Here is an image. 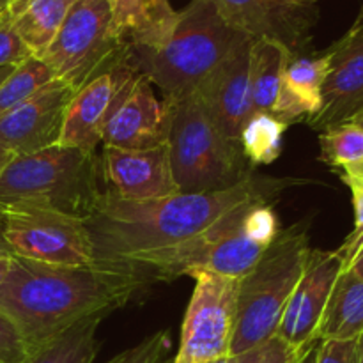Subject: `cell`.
<instances>
[{
  "instance_id": "7dc6e473",
  "label": "cell",
  "mask_w": 363,
  "mask_h": 363,
  "mask_svg": "<svg viewBox=\"0 0 363 363\" xmlns=\"http://www.w3.org/2000/svg\"><path fill=\"white\" fill-rule=\"evenodd\" d=\"M2 11H6V9H2ZM2 11H0V13H2Z\"/></svg>"
},
{
  "instance_id": "3957f363",
  "label": "cell",
  "mask_w": 363,
  "mask_h": 363,
  "mask_svg": "<svg viewBox=\"0 0 363 363\" xmlns=\"http://www.w3.org/2000/svg\"><path fill=\"white\" fill-rule=\"evenodd\" d=\"M103 183L96 152L57 144L14 156L0 176V209H41L87 222L105 194Z\"/></svg>"
},
{
  "instance_id": "484cf974",
  "label": "cell",
  "mask_w": 363,
  "mask_h": 363,
  "mask_svg": "<svg viewBox=\"0 0 363 363\" xmlns=\"http://www.w3.org/2000/svg\"><path fill=\"white\" fill-rule=\"evenodd\" d=\"M287 126L272 113H252L240 135L245 158L254 165H269L282 152Z\"/></svg>"
},
{
  "instance_id": "bcb514c9",
  "label": "cell",
  "mask_w": 363,
  "mask_h": 363,
  "mask_svg": "<svg viewBox=\"0 0 363 363\" xmlns=\"http://www.w3.org/2000/svg\"><path fill=\"white\" fill-rule=\"evenodd\" d=\"M301 358V357H300ZM300 358H298V360H300ZM298 360H294V362H291V363H298Z\"/></svg>"
},
{
  "instance_id": "d590c367",
  "label": "cell",
  "mask_w": 363,
  "mask_h": 363,
  "mask_svg": "<svg viewBox=\"0 0 363 363\" xmlns=\"http://www.w3.org/2000/svg\"><path fill=\"white\" fill-rule=\"evenodd\" d=\"M9 268H11V255H0V287H2L7 273H9Z\"/></svg>"
},
{
  "instance_id": "d6986e66",
  "label": "cell",
  "mask_w": 363,
  "mask_h": 363,
  "mask_svg": "<svg viewBox=\"0 0 363 363\" xmlns=\"http://www.w3.org/2000/svg\"><path fill=\"white\" fill-rule=\"evenodd\" d=\"M117 38L131 50L162 46L179 18L170 0H108Z\"/></svg>"
},
{
  "instance_id": "d6a6232c",
  "label": "cell",
  "mask_w": 363,
  "mask_h": 363,
  "mask_svg": "<svg viewBox=\"0 0 363 363\" xmlns=\"http://www.w3.org/2000/svg\"><path fill=\"white\" fill-rule=\"evenodd\" d=\"M357 350V340L340 342V340H321L318 362L315 363H351Z\"/></svg>"
},
{
  "instance_id": "603a6c76",
  "label": "cell",
  "mask_w": 363,
  "mask_h": 363,
  "mask_svg": "<svg viewBox=\"0 0 363 363\" xmlns=\"http://www.w3.org/2000/svg\"><path fill=\"white\" fill-rule=\"evenodd\" d=\"M291 55L293 53L280 43L254 39L250 50L252 113H272Z\"/></svg>"
},
{
  "instance_id": "f546056e",
  "label": "cell",
  "mask_w": 363,
  "mask_h": 363,
  "mask_svg": "<svg viewBox=\"0 0 363 363\" xmlns=\"http://www.w3.org/2000/svg\"><path fill=\"white\" fill-rule=\"evenodd\" d=\"M28 57H30V52L11 27L6 11H2L0 13V67L18 66Z\"/></svg>"
},
{
  "instance_id": "52a82bcc",
  "label": "cell",
  "mask_w": 363,
  "mask_h": 363,
  "mask_svg": "<svg viewBox=\"0 0 363 363\" xmlns=\"http://www.w3.org/2000/svg\"><path fill=\"white\" fill-rule=\"evenodd\" d=\"M128 48L113 32L108 0H77L41 59L78 91Z\"/></svg>"
},
{
  "instance_id": "ee69618b",
  "label": "cell",
  "mask_w": 363,
  "mask_h": 363,
  "mask_svg": "<svg viewBox=\"0 0 363 363\" xmlns=\"http://www.w3.org/2000/svg\"><path fill=\"white\" fill-rule=\"evenodd\" d=\"M0 255H9V254H6V250H4V248L0 247Z\"/></svg>"
},
{
  "instance_id": "e575fe53",
  "label": "cell",
  "mask_w": 363,
  "mask_h": 363,
  "mask_svg": "<svg viewBox=\"0 0 363 363\" xmlns=\"http://www.w3.org/2000/svg\"><path fill=\"white\" fill-rule=\"evenodd\" d=\"M319 344H321V340H314V342H312L311 346L307 347V351L301 354V358L298 360V363H315V362H318Z\"/></svg>"
},
{
  "instance_id": "9c48e42d",
  "label": "cell",
  "mask_w": 363,
  "mask_h": 363,
  "mask_svg": "<svg viewBox=\"0 0 363 363\" xmlns=\"http://www.w3.org/2000/svg\"><path fill=\"white\" fill-rule=\"evenodd\" d=\"M188 277L195 279V289L184 314L179 350L172 363H208L230 357L240 280L204 269L191 272Z\"/></svg>"
},
{
  "instance_id": "d4e9b609",
  "label": "cell",
  "mask_w": 363,
  "mask_h": 363,
  "mask_svg": "<svg viewBox=\"0 0 363 363\" xmlns=\"http://www.w3.org/2000/svg\"><path fill=\"white\" fill-rule=\"evenodd\" d=\"M319 145V160L326 165L347 176H363V128L353 123L333 124L321 131Z\"/></svg>"
},
{
  "instance_id": "30bf717a",
  "label": "cell",
  "mask_w": 363,
  "mask_h": 363,
  "mask_svg": "<svg viewBox=\"0 0 363 363\" xmlns=\"http://www.w3.org/2000/svg\"><path fill=\"white\" fill-rule=\"evenodd\" d=\"M223 20L252 39H269L303 55L319 20L318 4L301 0H213Z\"/></svg>"
},
{
  "instance_id": "b9f144b4",
  "label": "cell",
  "mask_w": 363,
  "mask_h": 363,
  "mask_svg": "<svg viewBox=\"0 0 363 363\" xmlns=\"http://www.w3.org/2000/svg\"><path fill=\"white\" fill-rule=\"evenodd\" d=\"M7 2H9V0H0V11H2V9H6Z\"/></svg>"
},
{
  "instance_id": "277c9868",
  "label": "cell",
  "mask_w": 363,
  "mask_h": 363,
  "mask_svg": "<svg viewBox=\"0 0 363 363\" xmlns=\"http://www.w3.org/2000/svg\"><path fill=\"white\" fill-rule=\"evenodd\" d=\"M241 32L234 30L213 0H191L162 46L131 50V62L160 89L163 101L195 94L230 52Z\"/></svg>"
},
{
  "instance_id": "1f68e13d",
  "label": "cell",
  "mask_w": 363,
  "mask_h": 363,
  "mask_svg": "<svg viewBox=\"0 0 363 363\" xmlns=\"http://www.w3.org/2000/svg\"><path fill=\"white\" fill-rule=\"evenodd\" d=\"M337 250L342 257V268L351 269L363 280V229H354Z\"/></svg>"
},
{
  "instance_id": "8fae6325",
  "label": "cell",
  "mask_w": 363,
  "mask_h": 363,
  "mask_svg": "<svg viewBox=\"0 0 363 363\" xmlns=\"http://www.w3.org/2000/svg\"><path fill=\"white\" fill-rule=\"evenodd\" d=\"M170 105L160 101L152 84L137 73L117 94L101 133L103 147L145 151L167 144Z\"/></svg>"
},
{
  "instance_id": "f35d334b",
  "label": "cell",
  "mask_w": 363,
  "mask_h": 363,
  "mask_svg": "<svg viewBox=\"0 0 363 363\" xmlns=\"http://www.w3.org/2000/svg\"><path fill=\"white\" fill-rule=\"evenodd\" d=\"M14 69V66H4V67H0V85L4 84V80H6L7 77H9L11 74V71Z\"/></svg>"
},
{
  "instance_id": "8d00e7d4",
  "label": "cell",
  "mask_w": 363,
  "mask_h": 363,
  "mask_svg": "<svg viewBox=\"0 0 363 363\" xmlns=\"http://www.w3.org/2000/svg\"><path fill=\"white\" fill-rule=\"evenodd\" d=\"M13 160H14V155H11L6 147H2V145H0V176H2V172L6 170V167L9 165Z\"/></svg>"
},
{
  "instance_id": "74e56055",
  "label": "cell",
  "mask_w": 363,
  "mask_h": 363,
  "mask_svg": "<svg viewBox=\"0 0 363 363\" xmlns=\"http://www.w3.org/2000/svg\"><path fill=\"white\" fill-rule=\"evenodd\" d=\"M354 357H357V363H363V332L357 340V350H354Z\"/></svg>"
},
{
  "instance_id": "9a60e30c",
  "label": "cell",
  "mask_w": 363,
  "mask_h": 363,
  "mask_svg": "<svg viewBox=\"0 0 363 363\" xmlns=\"http://www.w3.org/2000/svg\"><path fill=\"white\" fill-rule=\"evenodd\" d=\"M342 269L339 250L308 252L303 273L294 287L277 335L291 347L303 351L318 339V328L332 294L333 284Z\"/></svg>"
},
{
  "instance_id": "7402d4cb",
  "label": "cell",
  "mask_w": 363,
  "mask_h": 363,
  "mask_svg": "<svg viewBox=\"0 0 363 363\" xmlns=\"http://www.w3.org/2000/svg\"><path fill=\"white\" fill-rule=\"evenodd\" d=\"M363 332V280L342 268L318 328L319 340H358Z\"/></svg>"
},
{
  "instance_id": "5b68a950",
  "label": "cell",
  "mask_w": 363,
  "mask_h": 363,
  "mask_svg": "<svg viewBox=\"0 0 363 363\" xmlns=\"http://www.w3.org/2000/svg\"><path fill=\"white\" fill-rule=\"evenodd\" d=\"M311 250L307 225H291L280 230L252 272L238 282L230 357L279 333L284 312Z\"/></svg>"
},
{
  "instance_id": "7a4b0ae2",
  "label": "cell",
  "mask_w": 363,
  "mask_h": 363,
  "mask_svg": "<svg viewBox=\"0 0 363 363\" xmlns=\"http://www.w3.org/2000/svg\"><path fill=\"white\" fill-rule=\"evenodd\" d=\"M147 282L128 264L55 266L13 257L0 287V311L16 325L28 353L91 315L124 307Z\"/></svg>"
},
{
  "instance_id": "7c38bea8",
  "label": "cell",
  "mask_w": 363,
  "mask_h": 363,
  "mask_svg": "<svg viewBox=\"0 0 363 363\" xmlns=\"http://www.w3.org/2000/svg\"><path fill=\"white\" fill-rule=\"evenodd\" d=\"M137 74L131 62V48L121 53L110 66L74 91L64 117L60 145L96 152L101 133L121 89Z\"/></svg>"
},
{
  "instance_id": "cb8c5ba5",
  "label": "cell",
  "mask_w": 363,
  "mask_h": 363,
  "mask_svg": "<svg viewBox=\"0 0 363 363\" xmlns=\"http://www.w3.org/2000/svg\"><path fill=\"white\" fill-rule=\"evenodd\" d=\"M103 318L105 315L82 319L41 347L30 351L23 363H94L98 354L96 333Z\"/></svg>"
},
{
  "instance_id": "e0dca14e",
  "label": "cell",
  "mask_w": 363,
  "mask_h": 363,
  "mask_svg": "<svg viewBox=\"0 0 363 363\" xmlns=\"http://www.w3.org/2000/svg\"><path fill=\"white\" fill-rule=\"evenodd\" d=\"M101 170L108 190L124 201H155L179 194L167 144L145 151L103 147Z\"/></svg>"
},
{
  "instance_id": "ac0fdd59",
  "label": "cell",
  "mask_w": 363,
  "mask_h": 363,
  "mask_svg": "<svg viewBox=\"0 0 363 363\" xmlns=\"http://www.w3.org/2000/svg\"><path fill=\"white\" fill-rule=\"evenodd\" d=\"M330 69L328 50L318 55H291L284 69L272 116L286 126L308 123L321 108V91Z\"/></svg>"
},
{
  "instance_id": "f6af8a7d",
  "label": "cell",
  "mask_w": 363,
  "mask_h": 363,
  "mask_svg": "<svg viewBox=\"0 0 363 363\" xmlns=\"http://www.w3.org/2000/svg\"><path fill=\"white\" fill-rule=\"evenodd\" d=\"M351 363H357V357H353V360H351Z\"/></svg>"
},
{
  "instance_id": "60d3db41",
  "label": "cell",
  "mask_w": 363,
  "mask_h": 363,
  "mask_svg": "<svg viewBox=\"0 0 363 363\" xmlns=\"http://www.w3.org/2000/svg\"><path fill=\"white\" fill-rule=\"evenodd\" d=\"M208 363H230V357H227V358H220V360H215V362H208Z\"/></svg>"
},
{
  "instance_id": "4316f807",
  "label": "cell",
  "mask_w": 363,
  "mask_h": 363,
  "mask_svg": "<svg viewBox=\"0 0 363 363\" xmlns=\"http://www.w3.org/2000/svg\"><path fill=\"white\" fill-rule=\"evenodd\" d=\"M53 78L55 77L52 69L39 57L30 55L27 60L14 66L9 77L0 85V116L30 98Z\"/></svg>"
},
{
  "instance_id": "836d02e7",
  "label": "cell",
  "mask_w": 363,
  "mask_h": 363,
  "mask_svg": "<svg viewBox=\"0 0 363 363\" xmlns=\"http://www.w3.org/2000/svg\"><path fill=\"white\" fill-rule=\"evenodd\" d=\"M342 183L350 188L354 209V229H363V176L340 174Z\"/></svg>"
},
{
  "instance_id": "4dcf8cb0",
  "label": "cell",
  "mask_w": 363,
  "mask_h": 363,
  "mask_svg": "<svg viewBox=\"0 0 363 363\" xmlns=\"http://www.w3.org/2000/svg\"><path fill=\"white\" fill-rule=\"evenodd\" d=\"M28 350L16 325L0 311V363H23Z\"/></svg>"
},
{
  "instance_id": "8992f818",
  "label": "cell",
  "mask_w": 363,
  "mask_h": 363,
  "mask_svg": "<svg viewBox=\"0 0 363 363\" xmlns=\"http://www.w3.org/2000/svg\"><path fill=\"white\" fill-rule=\"evenodd\" d=\"M169 105L167 145L179 191L202 194L227 190L252 174L240 142L227 138L216 128L197 92Z\"/></svg>"
},
{
  "instance_id": "4fadbf2b",
  "label": "cell",
  "mask_w": 363,
  "mask_h": 363,
  "mask_svg": "<svg viewBox=\"0 0 363 363\" xmlns=\"http://www.w3.org/2000/svg\"><path fill=\"white\" fill-rule=\"evenodd\" d=\"M74 91L53 78L35 94L0 116V145L11 155L25 156L57 145L64 117Z\"/></svg>"
},
{
  "instance_id": "f1b7e54d",
  "label": "cell",
  "mask_w": 363,
  "mask_h": 363,
  "mask_svg": "<svg viewBox=\"0 0 363 363\" xmlns=\"http://www.w3.org/2000/svg\"><path fill=\"white\" fill-rule=\"evenodd\" d=\"M169 351V333L156 332L138 342L137 346L123 351L106 363H162Z\"/></svg>"
},
{
  "instance_id": "5bb4252c",
  "label": "cell",
  "mask_w": 363,
  "mask_h": 363,
  "mask_svg": "<svg viewBox=\"0 0 363 363\" xmlns=\"http://www.w3.org/2000/svg\"><path fill=\"white\" fill-rule=\"evenodd\" d=\"M254 39L240 34L225 59L197 89V96L220 131L240 142L241 130L252 116L250 50Z\"/></svg>"
},
{
  "instance_id": "7bdbcfd3",
  "label": "cell",
  "mask_w": 363,
  "mask_h": 363,
  "mask_svg": "<svg viewBox=\"0 0 363 363\" xmlns=\"http://www.w3.org/2000/svg\"><path fill=\"white\" fill-rule=\"evenodd\" d=\"M301 2H307V4H318V2H321V0H301Z\"/></svg>"
},
{
  "instance_id": "ba28073f",
  "label": "cell",
  "mask_w": 363,
  "mask_h": 363,
  "mask_svg": "<svg viewBox=\"0 0 363 363\" xmlns=\"http://www.w3.org/2000/svg\"><path fill=\"white\" fill-rule=\"evenodd\" d=\"M0 247L13 257L43 264H99L87 223L55 211L0 209Z\"/></svg>"
},
{
  "instance_id": "6da1fadb",
  "label": "cell",
  "mask_w": 363,
  "mask_h": 363,
  "mask_svg": "<svg viewBox=\"0 0 363 363\" xmlns=\"http://www.w3.org/2000/svg\"><path fill=\"white\" fill-rule=\"evenodd\" d=\"M293 179L248 174L227 190L179 194L155 201H124L106 188L87 229L99 262L126 264L135 257L184 243L252 201L273 202Z\"/></svg>"
},
{
  "instance_id": "44dd1931",
  "label": "cell",
  "mask_w": 363,
  "mask_h": 363,
  "mask_svg": "<svg viewBox=\"0 0 363 363\" xmlns=\"http://www.w3.org/2000/svg\"><path fill=\"white\" fill-rule=\"evenodd\" d=\"M77 0H9L7 20L30 55L41 59Z\"/></svg>"
},
{
  "instance_id": "ffe728a7",
  "label": "cell",
  "mask_w": 363,
  "mask_h": 363,
  "mask_svg": "<svg viewBox=\"0 0 363 363\" xmlns=\"http://www.w3.org/2000/svg\"><path fill=\"white\" fill-rule=\"evenodd\" d=\"M257 202L262 201L247 202L234 209L225 230L215 241V245L206 252L197 269H204V272L234 280H241L247 273L252 272V268L257 264L259 259L266 252V247L255 243L252 238L247 236L243 229V220L248 208Z\"/></svg>"
},
{
  "instance_id": "83f0119b",
  "label": "cell",
  "mask_w": 363,
  "mask_h": 363,
  "mask_svg": "<svg viewBox=\"0 0 363 363\" xmlns=\"http://www.w3.org/2000/svg\"><path fill=\"white\" fill-rule=\"evenodd\" d=\"M305 351L307 350H294L282 337L275 335L259 346L230 357V363H291L298 360Z\"/></svg>"
},
{
  "instance_id": "2e32d148",
  "label": "cell",
  "mask_w": 363,
  "mask_h": 363,
  "mask_svg": "<svg viewBox=\"0 0 363 363\" xmlns=\"http://www.w3.org/2000/svg\"><path fill=\"white\" fill-rule=\"evenodd\" d=\"M330 69L321 91V108L308 121L314 130L347 123L363 110V23L350 30L328 48Z\"/></svg>"
},
{
  "instance_id": "ab89813d",
  "label": "cell",
  "mask_w": 363,
  "mask_h": 363,
  "mask_svg": "<svg viewBox=\"0 0 363 363\" xmlns=\"http://www.w3.org/2000/svg\"><path fill=\"white\" fill-rule=\"evenodd\" d=\"M347 123H353V124H357V126L363 128V110H362V112H358L357 116L351 117V119L347 121Z\"/></svg>"
}]
</instances>
